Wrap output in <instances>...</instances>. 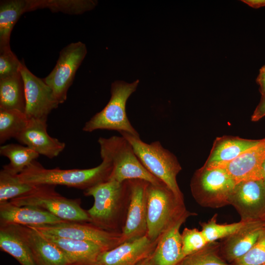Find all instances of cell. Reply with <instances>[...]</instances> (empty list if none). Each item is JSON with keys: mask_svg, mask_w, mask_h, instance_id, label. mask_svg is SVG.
I'll list each match as a JSON object with an SVG mask.
<instances>
[{"mask_svg": "<svg viewBox=\"0 0 265 265\" xmlns=\"http://www.w3.org/2000/svg\"><path fill=\"white\" fill-rule=\"evenodd\" d=\"M94 199L86 212L91 222L103 229L121 232L124 226L130 200L129 180L122 183L107 181L84 190Z\"/></svg>", "mask_w": 265, "mask_h": 265, "instance_id": "obj_1", "label": "cell"}, {"mask_svg": "<svg viewBox=\"0 0 265 265\" xmlns=\"http://www.w3.org/2000/svg\"><path fill=\"white\" fill-rule=\"evenodd\" d=\"M111 162L103 159L98 166L88 169H47L36 160L18 174L20 180L34 186L62 185L83 190L108 181Z\"/></svg>", "mask_w": 265, "mask_h": 265, "instance_id": "obj_2", "label": "cell"}, {"mask_svg": "<svg viewBox=\"0 0 265 265\" xmlns=\"http://www.w3.org/2000/svg\"><path fill=\"white\" fill-rule=\"evenodd\" d=\"M120 134L131 144L144 167L163 182L178 199L184 201L183 193L177 182V176L182 167L176 157L164 148L159 141L147 143L140 136L125 132H121Z\"/></svg>", "mask_w": 265, "mask_h": 265, "instance_id": "obj_3", "label": "cell"}, {"mask_svg": "<svg viewBox=\"0 0 265 265\" xmlns=\"http://www.w3.org/2000/svg\"><path fill=\"white\" fill-rule=\"evenodd\" d=\"M102 159L109 161L112 166L109 180L119 183L132 179L145 180L156 185L164 184L152 175L142 164L130 142L121 135L100 137Z\"/></svg>", "mask_w": 265, "mask_h": 265, "instance_id": "obj_4", "label": "cell"}, {"mask_svg": "<svg viewBox=\"0 0 265 265\" xmlns=\"http://www.w3.org/2000/svg\"><path fill=\"white\" fill-rule=\"evenodd\" d=\"M139 82L138 80L131 83L121 80L114 81L111 86L108 103L85 123L82 130L89 132L97 130H113L140 136L130 122L126 111L127 101L136 90Z\"/></svg>", "mask_w": 265, "mask_h": 265, "instance_id": "obj_5", "label": "cell"}, {"mask_svg": "<svg viewBox=\"0 0 265 265\" xmlns=\"http://www.w3.org/2000/svg\"><path fill=\"white\" fill-rule=\"evenodd\" d=\"M186 210L165 185L149 183L147 193V237L158 241L161 235Z\"/></svg>", "mask_w": 265, "mask_h": 265, "instance_id": "obj_6", "label": "cell"}, {"mask_svg": "<svg viewBox=\"0 0 265 265\" xmlns=\"http://www.w3.org/2000/svg\"><path fill=\"white\" fill-rule=\"evenodd\" d=\"M54 186L43 185L33 192L9 201L18 206H28L43 209L67 221L91 222L86 211L80 206V199L62 196Z\"/></svg>", "mask_w": 265, "mask_h": 265, "instance_id": "obj_7", "label": "cell"}, {"mask_svg": "<svg viewBox=\"0 0 265 265\" xmlns=\"http://www.w3.org/2000/svg\"><path fill=\"white\" fill-rule=\"evenodd\" d=\"M236 185L223 168L202 166L194 173L190 188L193 196L200 204L217 207L229 204Z\"/></svg>", "mask_w": 265, "mask_h": 265, "instance_id": "obj_8", "label": "cell"}, {"mask_svg": "<svg viewBox=\"0 0 265 265\" xmlns=\"http://www.w3.org/2000/svg\"><path fill=\"white\" fill-rule=\"evenodd\" d=\"M42 234L90 242L104 251L110 250L123 243L121 232L109 231L90 222L65 221L58 224L28 226Z\"/></svg>", "mask_w": 265, "mask_h": 265, "instance_id": "obj_9", "label": "cell"}, {"mask_svg": "<svg viewBox=\"0 0 265 265\" xmlns=\"http://www.w3.org/2000/svg\"><path fill=\"white\" fill-rule=\"evenodd\" d=\"M86 53V46L80 41L67 45L60 51L53 70L43 79L60 104L66 101L68 91L73 82L76 73Z\"/></svg>", "mask_w": 265, "mask_h": 265, "instance_id": "obj_10", "label": "cell"}, {"mask_svg": "<svg viewBox=\"0 0 265 265\" xmlns=\"http://www.w3.org/2000/svg\"><path fill=\"white\" fill-rule=\"evenodd\" d=\"M20 71L24 83L26 117L47 121L49 114L60 104L51 88L43 79L32 74L23 61Z\"/></svg>", "mask_w": 265, "mask_h": 265, "instance_id": "obj_11", "label": "cell"}, {"mask_svg": "<svg viewBox=\"0 0 265 265\" xmlns=\"http://www.w3.org/2000/svg\"><path fill=\"white\" fill-rule=\"evenodd\" d=\"M129 181L130 200L121 231L123 242L146 236L147 233V193L149 183L140 179Z\"/></svg>", "mask_w": 265, "mask_h": 265, "instance_id": "obj_12", "label": "cell"}, {"mask_svg": "<svg viewBox=\"0 0 265 265\" xmlns=\"http://www.w3.org/2000/svg\"><path fill=\"white\" fill-rule=\"evenodd\" d=\"M190 214L186 211L159 237L149 257L150 265H178L184 258L180 229Z\"/></svg>", "mask_w": 265, "mask_h": 265, "instance_id": "obj_13", "label": "cell"}, {"mask_svg": "<svg viewBox=\"0 0 265 265\" xmlns=\"http://www.w3.org/2000/svg\"><path fill=\"white\" fill-rule=\"evenodd\" d=\"M265 159V138L222 167L236 184L243 181L263 180L262 165Z\"/></svg>", "mask_w": 265, "mask_h": 265, "instance_id": "obj_14", "label": "cell"}, {"mask_svg": "<svg viewBox=\"0 0 265 265\" xmlns=\"http://www.w3.org/2000/svg\"><path fill=\"white\" fill-rule=\"evenodd\" d=\"M158 241L147 236L125 241L109 250L103 251L97 260L98 265H135L150 257Z\"/></svg>", "mask_w": 265, "mask_h": 265, "instance_id": "obj_15", "label": "cell"}, {"mask_svg": "<svg viewBox=\"0 0 265 265\" xmlns=\"http://www.w3.org/2000/svg\"><path fill=\"white\" fill-rule=\"evenodd\" d=\"M15 139L39 155L51 159L58 156L66 146L64 142L48 133L47 121L38 119H28L25 128Z\"/></svg>", "mask_w": 265, "mask_h": 265, "instance_id": "obj_16", "label": "cell"}, {"mask_svg": "<svg viewBox=\"0 0 265 265\" xmlns=\"http://www.w3.org/2000/svg\"><path fill=\"white\" fill-rule=\"evenodd\" d=\"M63 220L35 207L18 206L9 201L0 203V224L40 226L62 223Z\"/></svg>", "mask_w": 265, "mask_h": 265, "instance_id": "obj_17", "label": "cell"}, {"mask_svg": "<svg viewBox=\"0 0 265 265\" xmlns=\"http://www.w3.org/2000/svg\"><path fill=\"white\" fill-rule=\"evenodd\" d=\"M14 225L28 244L37 265H68L71 264L56 245L38 232L27 226Z\"/></svg>", "mask_w": 265, "mask_h": 265, "instance_id": "obj_18", "label": "cell"}, {"mask_svg": "<svg viewBox=\"0 0 265 265\" xmlns=\"http://www.w3.org/2000/svg\"><path fill=\"white\" fill-rule=\"evenodd\" d=\"M259 140L232 135L217 137L203 166L208 168L222 167L257 144Z\"/></svg>", "mask_w": 265, "mask_h": 265, "instance_id": "obj_19", "label": "cell"}, {"mask_svg": "<svg viewBox=\"0 0 265 265\" xmlns=\"http://www.w3.org/2000/svg\"><path fill=\"white\" fill-rule=\"evenodd\" d=\"M265 200V184L263 180L243 181L237 184L229 199L242 221H249L252 210Z\"/></svg>", "mask_w": 265, "mask_h": 265, "instance_id": "obj_20", "label": "cell"}, {"mask_svg": "<svg viewBox=\"0 0 265 265\" xmlns=\"http://www.w3.org/2000/svg\"><path fill=\"white\" fill-rule=\"evenodd\" d=\"M41 234L56 245L64 253L71 264H97L99 256L104 251L99 245L90 242Z\"/></svg>", "mask_w": 265, "mask_h": 265, "instance_id": "obj_21", "label": "cell"}, {"mask_svg": "<svg viewBox=\"0 0 265 265\" xmlns=\"http://www.w3.org/2000/svg\"><path fill=\"white\" fill-rule=\"evenodd\" d=\"M0 249L21 265H37L28 244L14 224H0Z\"/></svg>", "mask_w": 265, "mask_h": 265, "instance_id": "obj_22", "label": "cell"}, {"mask_svg": "<svg viewBox=\"0 0 265 265\" xmlns=\"http://www.w3.org/2000/svg\"><path fill=\"white\" fill-rule=\"evenodd\" d=\"M263 232L252 222L246 221L241 228L227 238L224 248L226 259L234 262L243 256L254 245Z\"/></svg>", "mask_w": 265, "mask_h": 265, "instance_id": "obj_23", "label": "cell"}, {"mask_svg": "<svg viewBox=\"0 0 265 265\" xmlns=\"http://www.w3.org/2000/svg\"><path fill=\"white\" fill-rule=\"evenodd\" d=\"M27 0H5L0 2V51L11 49V31L20 16L27 12Z\"/></svg>", "mask_w": 265, "mask_h": 265, "instance_id": "obj_24", "label": "cell"}, {"mask_svg": "<svg viewBox=\"0 0 265 265\" xmlns=\"http://www.w3.org/2000/svg\"><path fill=\"white\" fill-rule=\"evenodd\" d=\"M0 108L25 112V87L21 73L0 79Z\"/></svg>", "mask_w": 265, "mask_h": 265, "instance_id": "obj_25", "label": "cell"}, {"mask_svg": "<svg viewBox=\"0 0 265 265\" xmlns=\"http://www.w3.org/2000/svg\"><path fill=\"white\" fill-rule=\"evenodd\" d=\"M96 4L88 0H27V11L48 8L53 12L79 15L92 9Z\"/></svg>", "mask_w": 265, "mask_h": 265, "instance_id": "obj_26", "label": "cell"}, {"mask_svg": "<svg viewBox=\"0 0 265 265\" xmlns=\"http://www.w3.org/2000/svg\"><path fill=\"white\" fill-rule=\"evenodd\" d=\"M0 154L10 161L3 168L14 174H19L40 155L26 146L16 143L1 146Z\"/></svg>", "mask_w": 265, "mask_h": 265, "instance_id": "obj_27", "label": "cell"}, {"mask_svg": "<svg viewBox=\"0 0 265 265\" xmlns=\"http://www.w3.org/2000/svg\"><path fill=\"white\" fill-rule=\"evenodd\" d=\"M39 186L24 183L20 180L18 174L2 168L0 171V203L30 194Z\"/></svg>", "mask_w": 265, "mask_h": 265, "instance_id": "obj_28", "label": "cell"}, {"mask_svg": "<svg viewBox=\"0 0 265 265\" xmlns=\"http://www.w3.org/2000/svg\"><path fill=\"white\" fill-rule=\"evenodd\" d=\"M28 121L24 112L0 108V143L15 138L25 128Z\"/></svg>", "mask_w": 265, "mask_h": 265, "instance_id": "obj_29", "label": "cell"}, {"mask_svg": "<svg viewBox=\"0 0 265 265\" xmlns=\"http://www.w3.org/2000/svg\"><path fill=\"white\" fill-rule=\"evenodd\" d=\"M245 221L229 224H219L216 217L212 218L207 223L202 224L201 230L209 243L223 238H227L241 228Z\"/></svg>", "mask_w": 265, "mask_h": 265, "instance_id": "obj_30", "label": "cell"}, {"mask_svg": "<svg viewBox=\"0 0 265 265\" xmlns=\"http://www.w3.org/2000/svg\"><path fill=\"white\" fill-rule=\"evenodd\" d=\"M209 245L210 243L202 249L185 257L178 265H229Z\"/></svg>", "mask_w": 265, "mask_h": 265, "instance_id": "obj_31", "label": "cell"}, {"mask_svg": "<svg viewBox=\"0 0 265 265\" xmlns=\"http://www.w3.org/2000/svg\"><path fill=\"white\" fill-rule=\"evenodd\" d=\"M184 257L198 251L209 243L201 231L186 228L181 234Z\"/></svg>", "mask_w": 265, "mask_h": 265, "instance_id": "obj_32", "label": "cell"}, {"mask_svg": "<svg viewBox=\"0 0 265 265\" xmlns=\"http://www.w3.org/2000/svg\"><path fill=\"white\" fill-rule=\"evenodd\" d=\"M234 263L235 265L265 264V232L262 233L256 243L246 254Z\"/></svg>", "mask_w": 265, "mask_h": 265, "instance_id": "obj_33", "label": "cell"}, {"mask_svg": "<svg viewBox=\"0 0 265 265\" xmlns=\"http://www.w3.org/2000/svg\"><path fill=\"white\" fill-rule=\"evenodd\" d=\"M21 64V61L11 49L0 51V79L20 73Z\"/></svg>", "mask_w": 265, "mask_h": 265, "instance_id": "obj_34", "label": "cell"}, {"mask_svg": "<svg viewBox=\"0 0 265 265\" xmlns=\"http://www.w3.org/2000/svg\"><path fill=\"white\" fill-rule=\"evenodd\" d=\"M265 116V95L262 99L251 116V121L256 122Z\"/></svg>", "mask_w": 265, "mask_h": 265, "instance_id": "obj_35", "label": "cell"}, {"mask_svg": "<svg viewBox=\"0 0 265 265\" xmlns=\"http://www.w3.org/2000/svg\"><path fill=\"white\" fill-rule=\"evenodd\" d=\"M256 82L259 86V91L262 97L265 95V65L259 71V75L256 79Z\"/></svg>", "mask_w": 265, "mask_h": 265, "instance_id": "obj_36", "label": "cell"}, {"mask_svg": "<svg viewBox=\"0 0 265 265\" xmlns=\"http://www.w3.org/2000/svg\"><path fill=\"white\" fill-rule=\"evenodd\" d=\"M241 1L254 8L265 6V0H242Z\"/></svg>", "mask_w": 265, "mask_h": 265, "instance_id": "obj_37", "label": "cell"}, {"mask_svg": "<svg viewBox=\"0 0 265 265\" xmlns=\"http://www.w3.org/2000/svg\"><path fill=\"white\" fill-rule=\"evenodd\" d=\"M149 257L144 258L140 260L138 263H137L135 265H150Z\"/></svg>", "mask_w": 265, "mask_h": 265, "instance_id": "obj_38", "label": "cell"}, {"mask_svg": "<svg viewBox=\"0 0 265 265\" xmlns=\"http://www.w3.org/2000/svg\"><path fill=\"white\" fill-rule=\"evenodd\" d=\"M262 173L263 176V181L265 184V159L262 165Z\"/></svg>", "mask_w": 265, "mask_h": 265, "instance_id": "obj_39", "label": "cell"}, {"mask_svg": "<svg viewBox=\"0 0 265 265\" xmlns=\"http://www.w3.org/2000/svg\"><path fill=\"white\" fill-rule=\"evenodd\" d=\"M68 265H98V264H77V263H71Z\"/></svg>", "mask_w": 265, "mask_h": 265, "instance_id": "obj_40", "label": "cell"}, {"mask_svg": "<svg viewBox=\"0 0 265 265\" xmlns=\"http://www.w3.org/2000/svg\"><path fill=\"white\" fill-rule=\"evenodd\" d=\"M261 265H265V264Z\"/></svg>", "mask_w": 265, "mask_h": 265, "instance_id": "obj_41", "label": "cell"}]
</instances>
